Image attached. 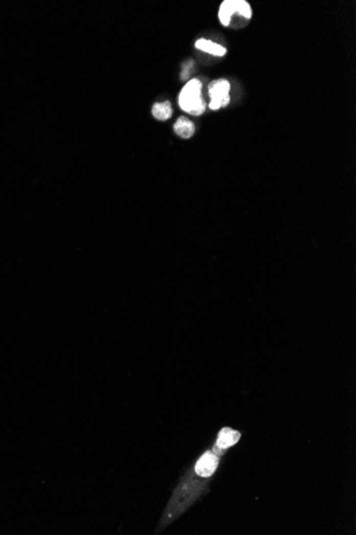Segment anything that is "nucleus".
<instances>
[{"mask_svg": "<svg viewBox=\"0 0 356 535\" xmlns=\"http://www.w3.org/2000/svg\"><path fill=\"white\" fill-rule=\"evenodd\" d=\"M210 478H199L194 474L193 469H190L174 489L156 531L158 532L168 527L171 522L185 513L201 496L206 494Z\"/></svg>", "mask_w": 356, "mask_h": 535, "instance_id": "nucleus-1", "label": "nucleus"}, {"mask_svg": "<svg viewBox=\"0 0 356 535\" xmlns=\"http://www.w3.org/2000/svg\"><path fill=\"white\" fill-rule=\"evenodd\" d=\"M202 82L198 79L189 80L178 96V104L187 114L201 116L205 113L206 102L202 97Z\"/></svg>", "mask_w": 356, "mask_h": 535, "instance_id": "nucleus-2", "label": "nucleus"}, {"mask_svg": "<svg viewBox=\"0 0 356 535\" xmlns=\"http://www.w3.org/2000/svg\"><path fill=\"white\" fill-rule=\"evenodd\" d=\"M225 451L226 450H221L219 447L213 445L211 450L203 453L196 460L194 467L192 468L194 474L199 478H211L215 474V471H217L218 466L220 464L221 456L225 453Z\"/></svg>", "mask_w": 356, "mask_h": 535, "instance_id": "nucleus-3", "label": "nucleus"}, {"mask_svg": "<svg viewBox=\"0 0 356 535\" xmlns=\"http://www.w3.org/2000/svg\"><path fill=\"white\" fill-rule=\"evenodd\" d=\"M231 83L227 79H215L208 85V94L210 97L209 108L218 110L227 106L231 102Z\"/></svg>", "mask_w": 356, "mask_h": 535, "instance_id": "nucleus-4", "label": "nucleus"}, {"mask_svg": "<svg viewBox=\"0 0 356 535\" xmlns=\"http://www.w3.org/2000/svg\"><path fill=\"white\" fill-rule=\"evenodd\" d=\"M235 14H239L246 18L252 17V9L244 0H225L219 9V19L223 26H228Z\"/></svg>", "mask_w": 356, "mask_h": 535, "instance_id": "nucleus-5", "label": "nucleus"}, {"mask_svg": "<svg viewBox=\"0 0 356 535\" xmlns=\"http://www.w3.org/2000/svg\"><path fill=\"white\" fill-rule=\"evenodd\" d=\"M240 438L241 433L239 431L231 427H223L218 434V438L214 443V446L219 447L221 450H227L228 447L238 443Z\"/></svg>", "mask_w": 356, "mask_h": 535, "instance_id": "nucleus-6", "label": "nucleus"}, {"mask_svg": "<svg viewBox=\"0 0 356 535\" xmlns=\"http://www.w3.org/2000/svg\"><path fill=\"white\" fill-rule=\"evenodd\" d=\"M174 132L184 139H189L195 133V125L187 117H181L174 124Z\"/></svg>", "mask_w": 356, "mask_h": 535, "instance_id": "nucleus-7", "label": "nucleus"}, {"mask_svg": "<svg viewBox=\"0 0 356 535\" xmlns=\"http://www.w3.org/2000/svg\"><path fill=\"white\" fill-rule=\"evenodd\" d=\"M195 47L202 52H205L218 57H223L226 54V48H224L222 45L205 39L197 40L195 43Z\"/></svg>", "mask_w": 356, "mask_h": 535, "instance_id": "nucleus-8", "label": "nucleus"}, {"mask_svg": "<svg viewBox=\"0 0 356 535\" xmlns=\"http://www.w3.org/2000/svg\"><path fill=\"white\" fill-rule=\"evenodd\" d=\"M151 114L159 121H167L172 117L173 109L172 105L169 101L163 103H156L152 106Z\"/></svg>", "mask_w": 356, "mask_h": 535, "instance_id": "nucleus-9", "label": "nucleus"}, {"mask_svg": "<svg viewBox=\"0 0 356 535\" xmlns=\"http://www.w3.org/2000/svg\"><path fill=\"white\" fill-rule=\"evenodd\" d=\"M192 63H193V62H192V61H190L189 63H188V66H187V68L184 69L183 74H182V79L186 80V79L189 78V76H190V71H191V69H190V67H192Z\"/></svg>", "mask_w": 356, "mask_h": 535, "instance_id": "nucleus-10", "label": "nucleus"}]
</instances>
